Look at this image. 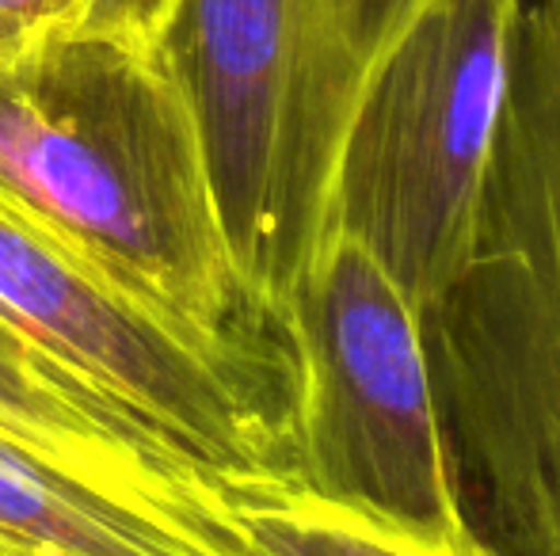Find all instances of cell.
<instances>
[{
    "label": "cell",
    "instance_id": "obj_1",
    "mask_svg": "<svg viewBox=\"0 0 560 556\" xmlns=\"http://www.w3.org/2000/svg\"><path fill=\"white\" fill-rule=\"evenodd\" d=\"M0 194L118 289L302 386L294 332L225 245L161 43L58 23L0 46Z\"/></svg>",
    "mask_w": 560,
    "mask_h": 556
},
{
    "label": "cell",
    "instance_id": "obj_2",
    "mask_svg": "<svg viewBox=\"0 0 560 556\" xmlns=\"http://www.w3.org/2000/svg\"><path fill=\"white\" fill-rule=\"evenodd\" d=\"M469 527L560 556V0H518L469 252L423 312Z\"/></svg>",
    "mask_w": 560,
    "mask_h": 556
},
{
    "label": "cell",
    "instance_id": "obj_3",
    "mask_svg": "<svg viewBox=\"0 0 560 556\" xmlns=\"http://www.w3.org/2000/svg\"><path fill=\"white\" fill-rule=\"evenodd\" d=\"M423 4L176 0L161 35L236 271L287 324L298 282L336 233V168L354 107Z\"/></svg>",
    "mask_w": 560,
    "mask_h": 556
},
{
    "label": "cell",
    "instance_id": "obj_4",
    "mask_svg": "<svg viewBox=\"0 0 560 556\" xmlns=\"http://www.w3.org/2000/svg\"><path fill=\"white\" fill-rule=\"evenodd\" d=\"M518 0H428L362 92L336 168V233L420 312L469 252Z\"/></svg>",
    "mask_w": 560,
    "mask_h": 556
},
{
    "label": "cell",
    "instance_id": "obj_5",
    "mask_svg": "<svg viewBox=\"0 0 560 556\" xmlns=\"http://www.w3.org/2000/svg\"><path fill=\"white\" fill-rule=\"evenodd\" d=\"M0 320L222 481H298L302 386L118 289L0 194Z\"/></svg>",
    "mask_w": 560,
    "mask_h": 556
},
{
    "label": "cell",
    "instance_id": "obj_6",
    "mask_svg": "<svg viewBox=\"0 0 560 556\" xmlns=\"http://www.w3.org/2000/svg\"><path fill=\"white\" fill-rule=\"evenodd\" d=\"M302 366L298 481L431 534H465L423 312L389 271L332 233L290 297Z\"/></svg>",
    "mask_w": 560,
    "mask_h": 556
},
{
    "label": "cell",
    "instance_id": "obj_7",
    "mask_svg": "<svg viewBox=\"0 0 560 556\" xmlns=\"http://www.w3.org/2000/svg\"><path fill=\"white\" fill-rule=\"evenodd\" d=\"M0 435L133 504L233 522L222 476L0 320Z\"/></svg>",
    "mask_w": 560,
    "mask_h": 556
},
{
    "label": "cell",
    "instance_id": "obj_8",
    "mask_svg": "<svg viewBox=\"0 0 560 556\" xmlns=\"http://www.w3.org/2000/svg\"><path fill=\"white\" fill-rule=\"evenodd\" d=\"M0 545L20 556H256L236 522L133 504L0 435Z\"/></svg>",
    "mask_w": 560,
    "mask_h": 556
},
{
    "label": "cell",
    "instance_id": "obj_9",
    "mask_svg": "<svg viewBox=\"0 0 560 556\" xmlns=\"http://www.w3.org/2000/svg\"><path fill=\"white\" fill-rule=\"evenodd\" d=\"M225 507L256 556H495L477 530L431 534L382 514L343 507L302 481H222Z\"/></svg>",
    "mask_w": 560,
    "mask_h": 556
},
{
    "label": "cell",
    "instance_id": "obj_10",
    "mask_svg": "<svg viewBox=\"0 0 560 556\" xmlns=\"http://www.w3.org/2000/svg\"><path fill=\"white\" fill-rule=\"evenodd\" d=\"M176 0H81V27L118 31V35L161 43Z\"/></svg>",
    "mask_w": 560,
    "mask_h": 556
},
{
    "label": "cell",
    "instance_id": "obj_11",
    "mask_svg": "<svg viewBox=\"0 0 560 556\" xmlns=\"http://www.w3.org/2000/svg\"><path fill=\"white\" fill-rule=\"evenodd\" d=\"M81 20V0H0V46Z\"/></svg>",
    "mask_w": 560,
    "mask_h": 556
},
{
    "label": "cell",
    "instance_id": "obj_12",
    "mask_svg": "<svg viewBox=\"0 0 560 556\" xmlns=\"http://www.w3.org/2000/svg\"><path fill=\"white\" fill-rule=\"evenodd\" d=\"M0 556H20V553H12V549H8V545H0Z\"/></svg>",
    "mask_w": 560,
    "mask_h": 556
}]
</instances>
